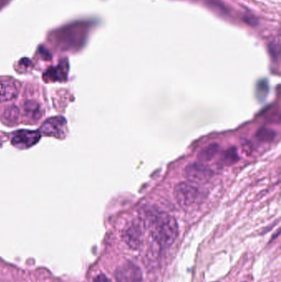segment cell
<instances>
[{
	"label": "cell",
	"mask_w": 281,
	"mask_h": 282,
	"mask_svg": "<svg viewBox=\"0 0 281 282\" xmlns=\"http://www.w3.org/2000/svg\"><path fill=\"white\" fill-rule=\"evenodd\" d=\"M175 197L177 202L184 207H191L202 200V192L195 183L182 182L176 186Z\"/></svg>",
	"instance_id": "7a4b0ae2"
},
{
	"label": "cell",
	"mask_w": 281,
	"mask_h": 282,
	"mask_svg": "<svg viewBox=\"0 0 281 282\" xmlns=\"http://www.w3.org/2000/svg\"><path fill=\"white\" fill-rule=\"evenodd\" d=\"M257 138L263 142H269L276 138V132L270 129L262 128L257 133Z\"/></svg>",
	"instance_id": "8fae6325"
},
{
	"label": "cell",
	"mask_w": 281,
	"mask_h": 282,
	"mask_svg": "<svg viewBox=\"0 0 281 282\" xmlns=\"http://www.w3.org/2000/svg\"><path fill=\"white\" fill-rule=\"evenodd\" d=\"M40 135L36 131H19L13 134L12 145L20 149H26L35 145Z\"/></svg>",
	"instance_id": "8992f818"
},
{
	"label": "cell",
	"mask_w": 281,
	"mask_h": 282,
	"mask_svg": "<svg viewBox=\"0 0 281 282\" xmlns=\"http://www.w3.org/2000/svg\"><path fill=\"white\" fill-rule=\"evenodd\" d=\"M93 282H111L105 274H99L93 279Z\"/></svg>",
	"instance_id": "5bb4252c"
},
{
	"label": "cell",
	"mask_w": 281,
	"mask_h": 282,
	"mask_svg": "<svg viewBox=\"0 0 281 282\" xmlns=\"http://www.w3.org/2000/svg\"><path fill=\"white\" fill-rule=\"evenodd\" d=\"M144 229L141 221L135 220L130 222L123 231V240L130 249H136L141 245Z\"/></svg>",
	"instance_id": "277c9868"
},
{
	"label": "cell",
	"mask_w": 281,
	"mask_h": 282,
	"mask_svg": "<svg viewBox=\"0 0 281 282\" xmlns=\"http://www.w3.org/2000/svg\"><path fill=\"white\" fill-rule=\"evenodd\" d=\"M24 108H25L26 113L34 120H37L38 118H40V116H41V115H40V107L36 102H32V101L26 102Z\"/></svg>",
	"instance_id": "30bf717a"
},
{
	"label": "cell",
	"mask_w": 281,
	"mask_h": 282,
	"mask_svg": "<svg viewBox=\"0 0 281 282\" xmlns=\"http://www.w3.org/2000/svg\"><path fill=\"white\" fill-rule=\"evenodd\" d=\"M19 111L17 107H8L4 112V116L7 121H16L18 118Z\"/></svg>",
	"instance_id": "7c38bea8"
},
{
	"label": "cell",
	"mask_w": 281,
	"mask_h": 282,
	"mask_svg": "<svg viewBox=\"0 0 281 282\" xmlns=\"http://www.w3.org/2000/svg\"><path fill=\"white\" fill-rule=\"evenodd\" d=\"M115 278L116 282H142L143 276L137 265L132 262H127L116 269Z\"/></svg>",
	"instance_id": "5b68a950"
},
{
	"label": "cell",
	"mask_w": 281,
	"mask_h": 282,
	"mask_svg": "<svg viewBox=\"0 0 281 282\" xmlns=\"http://www.w3.org/2000/svg\"><path fill=\"white\" fill-rule=\"evenodd\" d=\"M16 83L11 78H0V102L8 101L17 96Z\"/></svg>",
	"instance_id": "ba28073f"
},
{
	"label": "cell",
	"mask_w": 281,
	"mask_h": 282,
	"mask_svg": "<svg viewBox=\"0 0 281 282\" xmlns=\"http://www.w3.org/2000/svg\"><path fill=\"white\" fill-rule=\"evenodd\" d=\"M219 150H220V146L217 144H212V145H209L208 147H206V149H204L199 153V160L202 163L211 161L218 154Z\"/></svg>",
	"instance_id": "9c48e42d"
},
{
	"label": "cell",
	"mask_w": 281,
	"mask_h": 282,
	"mask_svg": "<svg viewBox=\"0 0 281 282\" xmlns=\"http://www.w3.org/2000/svg\"><path fill=\"white\" fill-rule=\"evenodd\" d=\"M149 230L154 241L161 249H169L174 244L179 234L177 221L169 214L151 210L147 214Z\"/></svg>",
	"instance_id": "6da1fadb"
},
{
	"label": "cell",
	"mask_w": 281,
	"mask_h": 282,
	"mask_svg": "<svg viewBox=\"0 0 281 282\" xmlns=\"http://www.w3.org/2000/svg\"><path fill=\"white\" fill-rule=\"evenodd\" d=\"M65 127L66 122L63 117H52L43 124L41 132L45 135H53L60 138L61 135L64 134Z\"/></svg>",
	"instance_id": "52a82bcc"
},
{
	"label": "cell",
	"mask_w": 281,
	"mask_h": 282,
	"mask_svg": "<svg viewBox=\"0 0 281 282\" xmlns=\"http://www.w3.org/2000/svg\"><path fill=\"white\" fill-rule=\"evenodd\" d=\"M224 156H225V161L226 162L227 164H231L234 162H236L237 159H238V153H237L236 149H234V148L229 149L225 152Z\"/></svg>",
	"instance_id": "4fadbf2b"
},
{
	"label": "cell",
	"mask_w": 281,
	"mask_h": 282,
	"mask_svg": "<svg viewBox=\"0 0 281 282\" xmlns=\"http://www.w3.org/2000/svg\"><path fill=\"white\" fill-rule=\"evenodd\" d=\"M214 173L213 171L210 169L202 162H195L189 164L185 169V176L187 180L193 183H204L210 180Z\"/></svg>",
	"instance_id": "3957f363"
}]
</instances>
